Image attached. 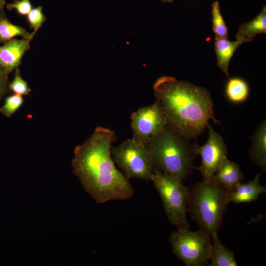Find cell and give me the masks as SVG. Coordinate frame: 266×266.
Here are the masks:
<instances>
[{
	"mask_svg": "<svg viewBox=\"0 0 266 266\" xmlns=\"http://www.w3.org/2000/svg\"><path fill=\"white\" fill-rule=\"evenodd\" d=\"M131 120L132 139L145 145L167 126L162 108L156 101L132 113Z\"/></svg>",
	"mask_w": 266,
	"mask_h": 266,
	"instance_id": "cell-8",
	"label": "cell"
},
{
	"mask_svg": "<svg viewBox=\"0 0 266 266\" xmlns=\"http://www.w3.org/2000/svg\"><path fill=\"white\" fill-rule=\"evenodd\" d=\"M27 19L31 27L34 30L33 33L35 34L46 20V18L42 13V7L39 6L32 9L27 15Z\"/></svg>",
	"mask_w": 266,
	"mask_h": 266,
	"instance_id": "cell-21",
	"label": "cell"
},
{
	"mask_svg": "<svg viewBox=\"0 0 266 266\" xmlns=\"http://www.w3.org/2000/svg\"><path fill=\"white\" fill-rule=\"evenodd\" d=\"M244 175L239 166L225 158L209 181L220 185L231 192L241 183Z\"/></svg>",
	"mask_w": 266,
	"mask_h": 266,
	"instance_id": "cell-11",
	"label": "cell"
},
{
	"mask_svg": "<svg viewBox=\"0 0 266 266\" xmlns=\"http://www.w3.org/2000/svg\"><path fill=\"white\" fill-rule=\"evenodd\" d=\"M116 140L113 131L98 126L89 138L74 148L73 172L85 191L99 203L124 200L134 193L112 157L111 145Z\"/></svg>",
	"mask_w": 266,
	"mask_h": 266,
	"instance_id": "cell-1",
	"label": "cell"
},
{
	"mask_svg": "<svg viewBox=\"0 0 266 266\" xmlns=\"http://www.w3.org/2000/svg\"><path fill=\"white\" fill-rule=\"evenodd\" d=\"M212 30L215 38L228 39V29L221 14L219 3L215 1L211 5Z\"/></svg>",
	"mask_w": 266,
	"mask_h": 266,
	"instance_id": "cell-19",
	"label": "cell"
},
{
	"mask_svg": "<svg viewBox=\"0 0 266 266\" xmlns=\"http://www.w3.org/2000/svg\"><path fill=\"white\" fill-rule=\"evenodd\" d=\"M34 35L33 32L29 33L23 27L12 24L3 10L0 12V43H5L18 36L31 40Z\"/></svg>",
	"mask_w": 266,
	"mask_h": 266,
	"instance_id": "cell-18",
	"label": "cell"
},
{
	"mask_svg": "<svg viewBox=\"0 0 266 266\" xmlns=\"http://www.w3.org/2000/svg\"><path fill=\"white\" fill-rule=\"evenodd\" d=\"M243 43L239 40L231 41L227 39L215 38L214 50L216 55L217 66L228 77V67L231 58L238 48Z\"/></svg>",
	"mask_w": 266,
	"mask_h": 266,
	"instance_id": "cell-14",
	"label": "cell"
},
{
	"mask_svg": "<svg viewBox=\"0 0 266 266\" xmlns=\"http://www.w3.org/2000/svg\"><path fill=\"white\" fill-rule=\"evenodd\" d=\"M160 0L163 3H165V2L172 3L174 0Z\"/></svg>",
	"mask_w": 266,
	"mask_h": 266,
	"instance_id": "cell-26",
	"label": "cell"
},
{
	"mask_svg": "<svg viewBox=\"0 0 266 266\" xmlns=\"http://www.w3.org/2000/svg\"><path fill=\"white\" fill-rule=\"evenodd\" d=\"M173 252L187 266H203L209 260L212 242L202 230L191 231L178 228L169 236Z\"/></svg>",
	"mask_w": 266,
	"mask_h": 266,
	"instance_id": "cell-6",
	"label": "cell"
},
{
	"mask_svg": "<svg viewBox=\"0 0 266 266\" xmlns=\"http://www.w3.org/2000/svg\"><path fill=\"white\" fill-rule=\"evenodd\" d=\"M114 162L125 176L149 180L154 172L151 154L146 145L128 139L118 146L111 147Z\"/></svg>",
	"mask_w": 266,
	"mask_h": 266,
	"instance_id": "cell-7",
	"label": "cell"
},
{
	"mask_svg": "<svg viewBox=\"0 0 266 266\" xmlns=\"http://www.w3.org/2000/svg\"><path fill=\"white\" fill-rule=\"evenodd\" d=\"M22 95L15 94L6 97L5 103L0 108V112L7 117L13 115L23 104Z\"/></svg>",
	"mask_w": 266,
	"mask_h": 266,
	"instance_id": "cell-20",
	"label": "cell"
},
{
	"mask_svg": "<svg viewBox=\"0 0 266 266\" xmlns=\"http://www.w3.org/2000/svg\"><path fill=\"white\" fill-rule=\"evenodd\" d=\"M228 193L220 185L204 180L196 184L190 191L187 212L211 240L217 235L229 203Z\"/></svg>",
	"mask_w": 266,
	"mask_h": 266,
	"instance_id": "cell-4",
	"label": "cell"
},
{
	"mask_svg": "<svg viewBox=\"0 0 266 266\" xmlns=\"http://www.w3.org/2000/svg\"><path fill=\"white\" fill-rule=\"evenodd\" d=\"M259 179L260 174H257L252 180L241 183L233 191L229 192V202L239 204L256 200L260 194L266 192V187L259 183Z\"/></svg>",
	"mask_w": 266,
	"mask_h": 266,
	"instance_id": "cell-12",
	"label": "cell"
},
{
	"mask_svg": "<svg viewBox=\"0 0 266 266\" xmlns=\"http://www.w3.org/2000/svg\"><path fill=\"white\" fill-rule=\"evenodd\" d=\"M156 101L161 106L167 126L190 140L207 128L214 115L210 93L205 88L175 78L163 76L153 84Z\"/></svg>",
	"mask_w": 266,
	"mask_h": 266,
	"instance_id": "cell-2",
	"label": "cell"
},
{
	"mask_svg": "<svg viewBox=\"0 0 266 266\" xmlns=\"http://www.w3.org/2000/svg\"><path fill=\"white\" fill-rule=\"evenodd\" d=\"M250 155L253 162L263 170L266 168V122L264 121L252 137Z\"/></svg>",
	"mask_w": 266,
	"mask_h": 266,
	"instance_id": "cell-15",
	"label": "cell"
},
{
	"mask_svg": "<svg viewBox=\"0 0 266 266\" xmlns=\"http://www.w3.org/2000/svg\"><path fill=\"white\" fill-rule=\"evenodd\" d=\"M209 260V266H237V263L232 252L224 246L217 235L212 240Z\"/></svg>",
	"mask_w": 266,
	"mask_h": 266,
	"instance_id": "cell-16",
	"label": "cell"
},
{
	"mask_svg": "<svg viewBox=\"0 0 266 266\" xmlns=\"http://www.w3.org/2000/svg\"><path fill=\"white\" fill-rule=\"evenodd\" d=\"M9 89L15 94L21 95H27L31 91L27 82L21 77L18 68L15 69L14 78L9 85Z\"/></svg>",
	"mask_w": 266,
	"mask_h": 266,
	"instance_id": "cell-22",
	"label": "cell"
},
{
	"mask_svg": "<svg viewBox=\"0 0 266 266\" xmlns=\"http://www.w3.org/2000/svg\"><path fill=\"white\" fill-rule=\"evenodd\" d=\"M5 5V0H0V12L3 10Z\"/></svg>",
	"mask_w": 266,
	"mask_h": 266,
	"instance_id": "cell-25",
	"label": "cell"
},
{
	"mask_svg": "<svg viewBox=\"0 0 266 266\" xmlns=\"http://www.w3.org/2000/svg\"><path fill=\"white\" fill-rule=\"evenodd\" d=\"M8 73L0 65V101L9 88Z\"/></svg>",
	"mask_w": 266,
	"mask_h": 266,
	"instance_id": "cell-24",
	"label": "cell"
},
{
	"mask_svg": "<svg viewBox=\"0 0 266 266\" xmlns=\"http://www.w3.org/2000/svg\"><path fill=\"white\" fill-rule=\"evenodd\" d=\"M30 41L14 38L0 47V65L8 74L20 65L23 55L30 48Z\"/></svg>",
	"mask_w": 266,
	"mask_h": 266,
	"instance_id": "cell-10",
	"label": "cell"
},
{
	"mask_svg": "<svg viewBox=\"0 0 266 266\" xmlns=\"http://www.w3.org/2000/svg\"><path fill=\"white\" fill-rule=\"evenodd\" d=\"M225 96L228 100L234 104L245 101L249 94V87L247 82L238 77L229 78L225 88Z\"/></svg>",
	"mask_w": 266,
	"mask_h": 266,
	"instance_id": "cell-17",
	"label": "cell"
},
{
	"mask_svg": "<svg viewBox=\"0 0 266 266\" xmlns=\"http://www.w3.org/2000/svg\"><path fill=\"white\" fill-rule=\"evenodd\" d=\"M153 161L154 170L184 180L193 168L197 155L195 145L167 126L145 145Z\"/></svg>",
	"mask_w": 266,
	"mask_h": 266,
	"instance_id": "cell-3",
	"label": "cell"
},
{
	"mask_svg": "<svg viewBox=\"0 0 266 266\" xmlns=\"http://www.w3.org/2000/svg\"><path fill=\"white\" fill-rule=\"evenodd\" d=\"M8 10L13 9L21 15H27L32 9V6L29 0H14L13 1L6 5Z\"/></svg>",
	"mask_w": 266,
	"mask_h": 266,
	"instance_id": "cell-23",
	"label": "cell"
},
{
	"mask_svg": "<svg viewBox=\"0 0 266 266\" xmlns=\"http://www.w3.org/2000/svg\"><path fill=\"white\" fill-rule=\"evenodd\" d=\"M266 33V7L252 20L241 25L237 32L235 39L245 42H251L260 33Z\"/></svg>",
	"mask_w": 266,
	"mask_h": 266,
	"instance_id": "cell-13",
	"label": "cell"
},
{
	"mask_svg": "<svg viewBox=\"0 0 266 266\" xmlns=\"http://www.w3.org/2000/svg\"><path fill=\"white\" fill-rule=\"evenodd\" d=\"M208 138L203 146L196 145L195 151L201 157V164L194 168L199 171L203 180L209 181L216 173L222 161L227 157V150L222 137L209 124Z\"/></svg>",
	"mask_w": 266,
	"mask_h": 266,
	"instance_id": "cell-9",
	"label": "cell"
},
{
	"mask_svg": "<svg viewBox=\"0 0 266 266\" xmlns=\"http://www.w3.org/2000/svg\"><path fill=\"white\" fill-rule=\"evenodd\" d=\"M150 180L161 197L170 223L178 228L189 229L186 214L190 191L183 180L158 170L154 171Z\"/></svg>",
	"mask_w": 266,
	"mask_h": 266,
	"instance_id": "cell-5",
	"label": "cell"
}]
</instances>
